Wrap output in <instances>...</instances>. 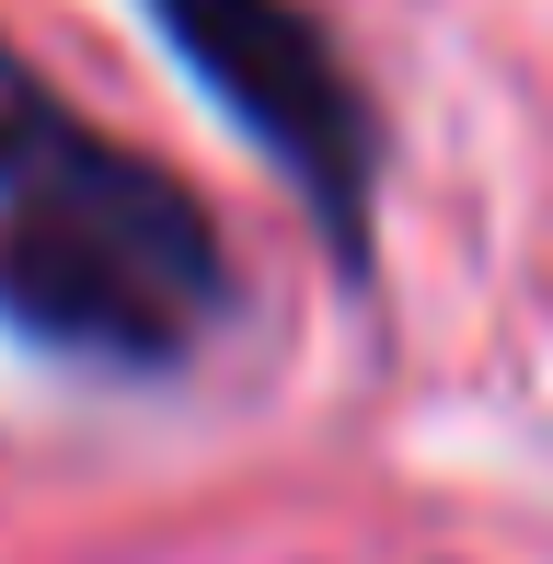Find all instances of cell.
I'll return each instance as SVG.
<instances>
[{"instance_id": "cell-1", "label": "cell", "mask_w": 553, "mask_h": 564, "mask_svg": "<svg viewBox=\"0 0 553 564\" xmlns=\"http://www.w3.org/2000/svg\"><path fill=\"white\" fill-rule=\"evenodd\" d=\"M0 312L35 346L162 369L219 312V242L162 162L58 127V150L0 185Z\"/></svg>"}, {"instance_id": "cell-3", "label": "cell", "mask_w": 553, "mask_h": 564, "mask_svg": "<svg viewBox=\"0 0 553 564\" xmlns=\"http://www.w3.org/2000/svg\"><path fill=\"white\" fill-rule=\"evenodd\" d=\"M58 127H69V116H58V93H46L35 69L0 46V185H12V173H35L46 150H58Z\"/></svg>"}, {"instance_id": "cell-2", "label": "cell", "mask_w": 553, "mask_h": 564, "mask_svg": "<svg viewBox=\"0 0 553 564\" xmlns=\"http://www.w3.org/2000/svg\"><path fill=\"white\" fill-rule=\"evenodd\" d=\"M162 35L185 46V69L219 93L276 162L312 185V208L335 230H358V185H369V127L346 93L335 46L289 12V0H150Z\"/></svg>"}]
</instances>
